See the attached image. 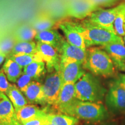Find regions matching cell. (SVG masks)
I'll return each mask as SVG.
<instances>
[{"mask_svg":"<svg viewBox=\"0 0 125 125\" xmlns=\"http://www.w3.org/2000/svg\"><path fill=\"white\" fill-rule=\"evenodd\" d=\"M125 7V2H122L111 9L100 8L93 12L86 19L94 24L115 32L114 27V21L119 12Z\"/></svg>","mask_w":125,"mask_h":125,"instance_id":"5","label":"cell"},{"mask_svg":"<svg viewBox=\"0 0 125 125\" xmlns=\"http://www.w3.org/2000/svg\"><path fill=\"white\" fill-rule=\"evenodd\" d=\"M82 65L84 69L95 76L109 77L115 73V67L108 54L98 47L86 49V57Z\"/></svg>","mask_w":125,"mask_h":125,"instance_id":"2","label":"cell"},{"mask_svg":"<svg viewBox=\"0 0 125 125\" xmlns=\"http://www.w3.org/2000/svg\"><path fill=\"white\" fill-rule=\"evenodd\" d=\"M54 24L55 23L54 20L50 18L49 16H42L34 21L32 27L38 32L40 31L52 29Z\"/></svg>","mask_w":125,"mask_h":125,"instance_id":"26","label":"cell"},{"mask_svg":"<svg viewBox=\"0 0 125 125\" xmlns=\"http://www.w3.org/2000/svg\"><path fill=\"white\" fill-rule=\"evenodd\" d=\"M47 123L46 116L41 118H35L25 122L22 125H45Z\"/></svg>","mask_w":125,"mask_h":125,"instance_id":"31","label":"cell"},{"mask_svg":"<svg viewBox=\"0 0 125 125\" xmlns=\"http://www.w3.org/2000/svg\"><path fill=\"white\" fill-rule=\"evenodd\" d=\"M0 125H8L6 124V123H5L4 122H3V121L0 120Z\"/></svg>","mask_w":125,"mask_h":125,"instance_id":"35","label":"cell"},{"mask_svg":"<svg viewBox=\"0 0 125 125\" xmlns=\"http://www.w3.org/2000/svg\"><path fill=\"white\" fill-rule=\"evenodd\" d=\"M46 119L52 125H78L79 119L74 116L62 113H49Z\"/></svg>","mask_w":125,"mask_h":125,"instance_id":"21","label":"cell"},{"mask_svg":"<svg viewBox=\"0 0 125 125\" xmlns=\"http://www.w3.org/2000/svg\"><path fill=\"white\" fill-rule=\"evenodd\" d=\"M49 114L46 108H41L35 104H27L16 112L18 121L22 124L25 122L35 118H44Z\"/></svg>","mask_w":125,"mask_h":125,"instance_id":"17","label":"cell"},{"mask_svg":"<svg viewBox=\"0 0 125 125\" xmlns=\"http://www.w3.org/2000/svg\"></svg>","mask_w":125,"mask_h":125,"instance_id":"38","label":"cell"},{"mask_svg":"<svg viewBox=\"0 0 125 125\" xmlns=\"http://www.w3.org/2000/svg\"><path fill=\"white\" fill-rule=\"evenodd\" d=\"M11 83H9L8 79L2 68L0 70V92L5 94L10 87Z\"/></svg>","mask_w":125,"mask_h":125,"instance_id":"29","label":"cell"},{"mask_svg":"<svg viewBox=\"0 0 125 125\" xmlns=\"http://www.w3.org/2000/svg\"><path fill=\"white\" fill-rule=\"evenodd\" d=\"M114 30L117 35L120 37L125 35V7L115 19L114 23Z\"/></svg>","mask_w":125,"mask_h":125,"instance_id":"27","label":"cell"},{"mask_svg":"<svg viewBox=\"0 0 125 125\" xmlns=\"http://www.w3.org/2000/svg\"><path fill=\"white\" fill-rule=\"evenodd\" d=\"M100 8L94 5L88 0H71L67 5L66 12L70 17L83 20Z\"/></svg>","mask_w":125,"mask_h":125,"instance_id":"10","label":"cell"},{"mask_svg":"<svg viewBox=\"0 0 125 125\" xmlns=\"http://www.w3.org/2000/svg\"><path fill=\"white\" fill-rule=\"evenodd\" d=\"M102 125H115V123H104Z\"/></svg>","mask_w":125,"mask_h":125,"instance_id":"34","label":"cell"},{"mask_svg":"<svg viewBox=\"0 0 125 125\" xmlns=\"http://www.w3.org/2000/svg\"><path fill=\"white\" fill-rule=\"evenodd\" d=\"M76 22L79 30L85 40L86 48L95 45L104 46L123 40L115 32L94 24L87 19L82 20L80 22Z\"/></svg>","mask_w":125,"mask_h":125,"instance_id":"3","label":"cell"},{"mask_svg":"<svg viewBox=\"0 0 125 125\" xmlns=\"http://www.w3.org/2000/svg\"><path fill=\"white\" fill-rule=\"evenodd\" d=\"M63 83L59 71L50 73L46 76L43 83L45 104L55 105L62 90Z\"/></svg>","mask_w":125,"mask_h":125,"instance_id":"6","label":"cell"},{"mask_svg":"<svg viewBox=\"0 0 125 125\" xmlns=\"http://www.w3.org/2000/svg\"><path fill=\"white\" fill-rule=\"evenodd\" d=\"M58 27L64 35L65 40L70 44L86 50L85 40L78 27L77 22L73 20H62L58 24Z\"/></svg>","mask_w":125,"mask_h":125,"instance_id":"9","label":"cell"},{"mask_svg":"<svg viewBox=\"0 0 125 125\" xmlns=\"http://www.w3.org/2000/svg\"><path fill=\"white\" fill-rule=\"evenodd\" d=\"M45 125H51V124H50V123H49L48 122H47V123Z\"/></svg>","mask_w":125,"mask_h":125,"instance_id":"36","label":"cell"},{"mask_svg":"<svg viewBox=\"0 0 125 125\" xmlns=\"http://www.w3.org/2000/svg\"><path fill=\"white\" fill-rule=\"evenodd\" d=\"M46 64L43 62H34L23 68V73L31 77L34 80L38 81L46 71Z\"/></svg>","mask_w":125,"mask_h":125,"instance_id":"22","label":"cell"},{"mask_svg":"<svg viewBox=\"0 0 125 125\" xmlns=\"http://www.w3.org/2000/svg\"><path fill=\"white\" fill-rule=\"evenodd\" d=\"M2 93V92H0V93Z\"/></svg>","mask_w":125,"mask_h":125,"instance_id":"39","label":"cell"},{"mask_svg":"<svg viewBox=\"0 0 125 125\" xmlns=\"http://www.w3.org/2000/svg\"><path fill=\"white\" fill-rule=\"evenodd\" d=\"M75 87L76 98L83 101L100 103L107 92L99 79L90 73H86L75 83Z\"/></svg>","mask_w":125,"mask_h":125,"instance_id":"4","label":"cell"},{"mask_svg":"<svg viewBox=\"0 0 125 125\" xmlns=\"http://www.w3.org/2000/svg\"><path fill=\"white\" fill-rule=\"evenodd\" d=\"M5 94L12 102L16 112H18L29 103L27 98L25 97L23 93L15 84H10Z\"/></svg>","mask_w":125,"mask_h":125,"instance_id":"19","label":"cell"},{"mask_svg":"<svg viewBox=\"0 0 125 125\" xmlns=\"http://www.w3.org/2000/svg\"><path fill=\"white\" fill-rule=\"evenodd\" d=\"M6 57H7V55L4 53H2V52L0 51V65L4 62Z\"/></svg>","mask_w":125,"mask_h":125,"instance_id":"33","label":"cell"},{"mask_svg":"<svg viewBox=\"0 0 125 125\" xmlns=\"http://www.w3.org/2000/svg\"><path fill=\"white\" fill-rule=\"evenodd\" d=\"M75 99V87L74 83L63 84L58 100L54 106V108L62 114Z\"/></svg>","mask_w":125,"mask_h":125,"instance_id":"15","label":"cell"},{"mask_svg":"<svg viewBox=\"0 0 125 125\" xmlns=\"http://www.w3.org/2000/svg\"><path fill=\"white\" fill-rule=\"evenodd\" d=\"M2 69L9 82L15 83L22 74L23 68L14 60L7 57Z\"/></svg>","mask_w":125,"mask_h":125,"instance_id":"20","label":"cell"},{"mask_svg":"<svg viewBox=\"0 0 125 125\" xmlns=\"http://www.w3.org/2000/svg\"><path fill=\"white\" fill-rule=\"evenodd\" d=\"M92 4L97 7H109L113 5L120 0H88Z\"/></svg>","mask_w":125,"mask_h":125,"instance_id":"30","label":"cell"},{"mask_svg":"<svg viewBox=\"0 0 125 125\" xmlns=\"http://www.w3.org/2000/svg\"><path fill=\"white\" fill-rule=\"evenodd\" d=\"M29 103L31 104H45L43 84L37 81H33L23 92Z\"/></svg>","mask_w":125,"mask_h":125,"instance_id":"18","label":"cell"},{"mask_svg":"<svg viewBox=\"0 0 125 125\" xmlns=\"http://www.w3.org/2000/svg\"><path fill=\"white\" fill-rule=\"evenodd\" d=\"M116 80L118 83L125 89V74H119Z\"/></svg>","mask_w":125,"mask_h":125,"instance_id":"32","label":"cell"},{"mask_svg":"<svg viewBox=\"0 0 125 125\" xmlns=\"http://www.w3.org/2000/svg\"><path fill=\"white\" fill-rule=\"evenodd\" d=\"M62 114L90 123L99 122L108 116L107 108L101 103L83 101L76 98Z\"/></svg>","mask_w":125,"mask_h":125,"instance_id":"1","label":"cell"},{"mask_svg":"<svg viewBox=\"0 0 125 125\" xmlns=\"http://www.w3.org/2000/svg\"><path fill=\"white\" fill-rule=\"evenodd\" d=\"M80 62L75 61L60 62V72L63 84L75 83L85 74L86 72Z\"/></svg>","mask_w":125,"mask_h":125,"instance_id":"11","label":"cell"},{"mask_svg":"<svg viewBox=\"0 0 125 125\" xmlns=\"http://www.w3.org/2000/svg\"><path fill=\"white\" fill-rule=\"evenodd\" d=\"M105 97L106 105L111 111L114 113L125 112V89L116 79L109 84Z\"/></svg>","mask_w":125,"mask_h":125,"instance_id":"7","label":"cell"},{"mask_svg":"<svg viewBox=\"0 0 125 125\" xmlns=\"http://www.w3.org/2000/svg\"><path fill=\"white\" fill-rule=\"evenodd\" d=\"M35 39L37 42H42L52 46L57 50L59 54L62 43L65 40V38L55 29L47 30L38 32L36 34Z\"/></svg>","mask_w":125,"mask_h":125,"instance_id":"16","label":"cell"},{"mask_svg":"<svg viewBox=\"0 0 125 125\" xmlns=\"http://www.w3.org/2000/svg\"><path fill=\"white\" fill-rule=\"evenodd\" d=\"M7 57L16 62L23 68L34 62H43L38 52L35 54H16L8 55Z\"/></svg>","mask_w":125,"mask_h":125,"instance_id":"24","label":"cell"},{"mask_svg":"<svg viewBox=\"0 0 125 125\" xmlns=\"http://www.w3.org/2000/svg\"><path fill=\"white\" fill-rule=\"evenodd\" d=\"M123 40H124V42H125V35L124 36V39H123Z\"/></svg>","mask_w":125,"mask_h":125,"instance_id":"37","label":"cell"},{"mask_svg":"<svg viewBox=\"0 0 125 125\" xmlns=\"http://www.w3.org/2000/svg\"><path fill=\"white\" fill-rule=\"evenodd\" d=\"M37 52L40 54L42 61L46 64L49 73L59 71L60 65V55L55 48L49 44L37 42Z\"/></svg>","mask_w":125,"mask_h":125,"instance_id":"8","label":"cell"},{"mask_svg":"<svg viewBox=\"0 0 125 125\" xmlns=\"http://www.w3.org/2000/svg\"><path fill=\"white\" fill-rule=\"evenodd\" d=\"M37 52V43L34 41L16 42L8 55L16 54H35Z\"/></svg>","mask_w":125,"mask_h":125,"instance_id":"23","label":"cell"},{"mask_svg":"<svg viewBox=\"0 0 125 125\" xmlns=\"http://www.w3.org/2000/svg\"><path fill=\"white\" fill-rule=\"evenodd\" d=\"M37 31L32 27L23 26L19 28L16 32V42L32 41L35 38Z\"/></svg>","mask_w":125,"mask_h":125,"instance_id":"25","label":"cell"},{"mask_svg":"<svg viewBox=\"0 0 125 125\" xmlns=\"http://www.w3.org/2000/svg\"><path fill=\"white\" fill-rule=\"evenodd\" d=\"M0 120L8 125H22L17 118L12 102L4 93H0Z\"/></svg>","mask_w":125,"mask_h":125,"instance_id":"14","label":"cell"},{"mask_svg":"<svg viewBox=\"0 0 125 125\" xmlns=\"http://www.w3.org/2000/svg\"><path fill=\"white\" fill-rule=\"evenodd\" d=\"M60 62L75 61L83 65L86 57V50L70 44L65 39L60 52Z\"/></svg>","mask_w":125,"mask_h":125,"instance_id":"13","label":"cell"},{"mask_svg":"<svg viewBox=\"0 0 125 125\" xmlns=\"http://www.w3.org/2000/svg\"><path fill=\"white\" fill-rule=\"evenodd\" d=\"M103 49L108 54L117 70L125 71V46L124 40L114 42L104 46Z\"/></svg>","mask_w":125,"mask_h":125,"instance_id":"12","label":"cell"},{"mask_svg":"<svg viewBox=\"0 0 125 125\" xmlns=\"http://www.w3.org/2000/svg\"><path fill=\"white\" fill-rule=\"evenodd\" d=\"M34 80L32 78L26 74H25V73H23L21 76L17 80L16 83V86H18V88L23 93L26 89L28 86Z\"/></svg>","mask_w":125,"mask_h":125,"instance_id":"28","label":"cell"}]
</instances>
